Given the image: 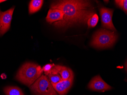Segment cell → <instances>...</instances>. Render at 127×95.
Listing matches in <instances>:
<instances>
[{
    "label": "cell",
    "instance_id": "1",
    "mask_svg": "<svg viewBox=\"0 0 127 95\" xmlns=\"http://www.w3.org/2000/svg\"><path fill=\"white\" fill-rule=\"evenodd\" d=\"M51 9H58L64 13L63 20L53 23L58 28H67L75 25L86 24L95 14V8L88 0H58L51 3Z\"/></svg>",
    "mask_w": 127,
    "mask_h": 95
},
{
    "label": "cell",
    "instance_id": "2",
    "mask_svg": "<svg viewBox=\"0 0 127 95\" xmlns=\"http://www.w3.org/2000/svg\"><path fill=\"white\" fill-rule=\"evenodd\" d=\"M43 72L41 66L33 63H27L19 69L15 78L23 84L30 87L42 75Z\"/></svg>",
    "mask_w": 127,
    "mask_h": 95
},
{
    "label": "cell",
    "instance_id": "3",
    "mask_svg": "<svg viewBox=\"0 0 127 95\" xmlns=\"http://www.w3.org/2000/svg\"><path fill=\"white\" fill-rule=\"evenodd\" d=\"M117 38L115 32L105 29H100L94 34L90 45L96 48H107L112 46Z\"/></svg>",
    "mask_w": 127,
    "mask_h": 95
},
{
    "label": "cell",
    "instance_id": "4",
    "mask_svg": "<svg viewBox=\"0 0 127 95\" xmlns=\"http://www.w3.org/2000/svg\"><path fill=\"white\" fill-rule=\"evenodd\" d=\"M35 95H58L46 76L42 75L30 86Z\"/></svg>",
    "mask_w": 127,
    "mask_h": 95
},
{
    "label": "cell",
    "instance_id": "5",
    "mask_svg": "<svg viewBox=\"0 0 127 95\" xmlns=\"http://www.w3.org/2000/svg\"><path fill=\"white\" fill-rule=\"evenodd\" d=\"M99 11L103 28L112 31H116L112 20L113 10L102 7L100 8Z\"/></svg>",
    "mask_w": 127,
    "mask_h": 95
},
{
    "label": "cell",
    "instance_id": "6",
    "mask_svg": "<svg viewBox=\"0 0 127 95\" xmlns=\"http://www.w3.org/2000/svg\"><path fill=\"white\" fill-rule=\"evenodd\" d=\"M14 9L15 7H12L1 12L0 16V36L4 35L10 29Z\"/></svg>",
    "mask_w": 127,
    "mask_h": 95
},
{
    "label": "cell",
    "instance_id": "7",
    "mask_svg": "<svg viewBox=\"0 0 127 95\" xmlns=\"http://www.w3.org/2000/svg\"><path fill=\"white\" fill-rule=\"evenodd\" d=\"M90 90L93 91L104 92L110 90L112 88L105 83L100 76H96L91 81L88 85Z\"/></svg>",
    "mask_w": 127,
    "mask_h": 95
},
{
    "label": "cell",
    "instance_id": "8",
    "mask_svg": "<svg viewBox=\"0 0 127 95\" xmlns=\"http://www.w3.org/2000/svg\"><path fill=\"white\" fill-rule=\"evenodd\" d=\"M74 76L72 75L67 80H62L56 84H51L55 91L60 95H65L72 85Z\"/></svg>",
    "mask_w": 127,
    "mask_h": 95
},
{
    "label": "cell",
    "instance_id": "9",
    "mask_svg": "<svg viewBox=\"0 0 127 95\" xmlns=\"http://www.w3.org/2000/svg\"><path fill=\"white\" fill-rule=\"evenodd\" d=\"M64 13L61 10L58 9L49 10L46 20L48 23L52 24L63 20Z\"/></svg>",
    "mask_w": 127,
    "mask_h": 95
},
{
    "label": "cell",
    "instance_id": "10",
    "mask_svg": "<svg viewBox=\"0 0 127 95\" xmlns=\"http://www.w3.org/2000/svg\"><path fill=\"white\" fill-rule=\"evenodd\" d=\"M55 68L57 72L60 75L63 80H67L73 75L72 71L71 69L65 66L55 65Z\"/></svg>",
    "mask_w": 127,
    "mask_h": 95
},
{
    "label": "cell",
    "instance_id": "11",
    "mask_svg": "<svg viewBox=\"0 0 127 95\" xmlns=\"http://www.w3.org/2000/svg\"><path fill=\"white\" fill-rule=\"evenodd\" d=\"M42 0H32L29 5V13L31 14L38 11L43 3Z\"/></svg>",
    "mask_w": 127,
    "mask_h": 95
},
{
    "label": "cell",
    "instance_id": "12",
    "mask_svg": "<svg viewBox=\"0 0 127 95\" xmlns=\"http://www.w3.org/2000/svg\"><path fill=\"white\" fill-rule=\"evenodd\" d=\"M47 76L48 79L51 84H56L63 80L62 77L55 68V66L53 70Z\"/></svg>",
    "mask_w": 127,
    "mask_h": 95
},
{
    "label": "cell",
    "instance_id": "13",
    "mask_svg": "<svg viewBox=\"0 0 127 95\" xmlns=\"http://www.w3.org/2000/svg\"><path fill=\"white\" fill-rule=\"evenodd\" d=\"M3 91L6 95H25L21 89L16 86L5 87Z\"/></svg>",
    "mask_w": 127,
    "mask_h": 95
},
{
    "label": "cell",
    "instance_id": "14",
    "mask_svg": "<svg viewBox=\"0 0 127 95\" xmlns=\"http://www.w3.org/2000/svg\"><path fill=\"white\" fill-rule=\"evenodd\" d=\"M99 20V18L97 15L95 14L90 17L87 21L88 28H93L96 26Z\"/></svg>",
    "mask_w": 127,
    "mask_h": 95
},
{
    "label": "cell",
    "instance_id": "15",
    "mask_svg": "<svg viewBox=\"0 0 127 95\" xmlns=\"http://www.w3.org/2000/svg\"><path fill=\"white\" fill-rule=\"evenodd\" d=\"M115 3L119 7L123 9L125 13L127 14V0H115Z\"/></svg>",
    "mask_w": 127,
    "mask_h": 95
},
{
    "label": "cell",
    "instance_id": "16",
    "mask_svg": "<svg viewBox=\"0 0 127 95\" xmlns=\"http://www.w3.org/2000/svg\"><path fill=\"white\" fill-rule=\"evenodd\" d=\"M55 65L54 64H47L45 65L43 67V70L44 72L45 75L48 76L54 69Z\"/></svg>",
    "mask_w": 127,
    "mask_h": 95
},
{
    "label": "cell",
    "instance_id": "17",
    "mask_svg": "<svg viewBox=\"0 0 127 95\" xmlns=\"http://www.w3.org/2000/svg\"><path fill=\"white\" fill-rule=\"evenodd\" d=\"M4 1H6V0H0V3L1 2H4Z\"/></svg>",
    "mask_w": 127,
    "mask_h": 95
},
{
    "label": "cell",
    "instance_id": "18",
    "mask_svg": "<svg viewBox=\"0 0 127 95\" xmlns=\"http://www.w3.org/2000/svg\"><path fill=\"white\" fill-rule=\"evenodd\" d=\"M1 12H0V15H1Z\"/></svg>",
    "mask_w": 127,
    "mask_h": 95
}]
</instances>
